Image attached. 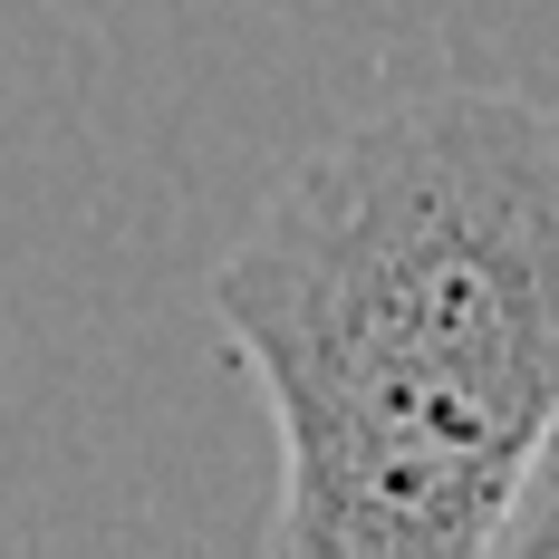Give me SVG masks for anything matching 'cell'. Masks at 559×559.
<instances>
[{
  "label": "cell",
  "instance_id": "cell-1",
  "mask_svg": "<svg viewBox=\"0 0 559 559\" xmlns=\"http://www.w3.org/2000/svg\"><path fill=\"white\" fill-rule=\"evenodd\" d=\"M213 309L271 395V550L483 559L559 405V97L357 116L223 251Z\"/></svg>",
  "mask_w": 559,
  "mask_h": 559
},
{
  "label": "cell",
  "instance_id": "cell-2",
  "mask_svg": "<svg viewBox=\"0 0 559 559\" xmlns=\"http://www.w3.org/2000/svg\"><path fill=\"white\" fill-rule=\"evenodd\" d=\"M483 559H559V405H550V425L531 435L521 473H511L502 521H492Z\"/></svg>",
  "mask_w": 559,
  "mask_h": 559
}]
</instances>
